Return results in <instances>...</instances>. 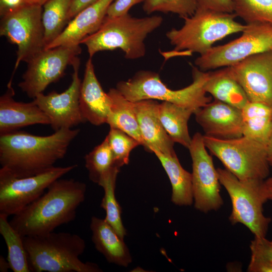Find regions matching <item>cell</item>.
Returning <instances> with one entry per match:
<instances>
[{"label": "cell", "mask_w": 272, "mask_h": 272, "mask_svg": "<svg viewBox=\"0 0 272 272\" xmlns=\"http://www.w3.org/2000/svg\"><path fill=\"white\" fill-rule=\"evenodd\" d=\"M108 94L111 98L112 105L107 123L110 128L123 131L144 146L134 102L125 98L116 88L110 89Z\"/></svg>", "instance_id": "d4e9b609"}, {"label": "cell", "mask_w": 272, "mask_h": 272, "mask_svg": "<svg viewBox=\"0 0 272 272\" xmlns=\"http://www.w3.org/2000/svg\"><path fill=\"white\" fill-rule=\"evenodd\" d=\"M80 108L85 121L95 125L107 123L112 100L98 81L91 58L87 61L84 79L81 82Z\"/></svg>", "instance_id": "e0dca14e"}, {"label": "cell", "mask_w": 272, "mask_h": 272, "mask_svg": "<svg viewBox=\"0 0 272 272\" xmlns=\"http://www.w3.org/2000/svg\"><path fill=\"white\" fill-rule=\"evenodd\" d=\"M241 110L243 135L267 145L272 129V108L249 102Z\"/></svg>", "instance_id": "484cf974"}, {"label": "cell", "mask_w": 272, "mask_h": 272, "mask_svg": "<svg viewBox=\"0 0 272 272\" xmlns=\"http://www.w3.org/2000/svg\"><path fill=\"white\" fill-rule=\"evenodd\" d=\"M114 0H98L80 12L68 23L62 33L45 49L60 45H80L85 37L102 25L107 9Z\"/></svg>", "instance_id": "ffe728a7"}, {"label": "cell", "mask_w": 272, "mask_h": 272, "mask_svg": "<svg viewBox=\"0 0 272 272\" xmlns=\"http://www.w3.org/2000/svg\"><path fill=\"white\" fill-rule=\"evenodd\" d=\"M165 170L172 186L171 201L179 206H188L193 202L191 173L180 164L176 153L164 154L153 152Z\"/></svg>", "instance_id": "603a6c76"}, {"label": "cell", "mask_w": 272, "mask_h": 272, "mask_svg": "<svg viewBox=\"0 0 272 272\" xmlns=\"http://www.w3.org/2000/svg\"><path fill=\"white\" fill-rule=\"evenodd\" d=\"M120 168L114 167L98 184L104 191L101 207L106 212V221L114 229L122 239L126 235V230L121 218V209L115 195L117 175Z\"/></svg>", "instance_id": "f1b7e54d"}, {"label": "cell", "mask_w": 272, "mask_h": 272, "mask_svg": "<svg viewBox=\"0 0 272 272\" xmlns=\"http://www.w3.org/2000/svg\"><path fill=\"white\" fill-rule=\"evenodd\" d=\"M8 218L0 214V233L7 247L10 269L14 272L31 271L23 237L11 225Z\"/></svg>", "instance_id": "83f0119b"}, {"label": "cell", "mask_w": 272, "mask_h": 272, "mask_svg": "<svg viewBox=\"0 0 272 272\" xmlns=\"http://www.w3.org/2000/svg\"><path fill=\"white\" fill-rule=\"evenodd\" d=\"M197 9L217 12L233 13L232 0H196Z\"/></svg>", "instance_id": "e575fe53"}, {"label": "cell", "mask_w": 272, "mask_h": 272, "mask_svg": "<svg viewBox=\"0 0 272 272\" xmlns=\"http://www.w3.org/2000/svg\"><path fill=\"white\" fill-rule=\"evenodd\" d=\"M144 1V0H114L107 9L106 17L113 18L126 15L128 13L132 7Z\"/></svg>", "instance_id": "d590c367"}, {"label": "cell", "mask_w": 272, "mask_h": 272, "mask_svg": "<svg viewBox=\"0 0 272 272\" xmlns=\"http://www.w3.org/2000/svg\"><path fill=\"white\" fill-rule=\"evenodd\" d=\"M77 164L53 166L35 175L19 177L0 169V214L13 216L32 203L56 180L77 167Z\"/></svg>", "instance_id": "8fae6325"}, {"label": "cell", "mask_w": 272, "mask_h": 272, "mask_svg": "<svg viewBox=\"0 0 272 272\" xmlns=\"http://www.w3.org/2000/svg\"><path fill=\"white\" fill-rule=\"evenodd\" d=\"M42 6L26 4L1 17L0 35L17 46V59L7 86H12L20 62L27 63L45 49Z\"/></svg>", "instance_id": "9c48e42d"}, {"label": "cell", "mask_w": 272, "mask_h": 272, "mask_svg": "<svg viewBox=\"0 0 272 272\" xmlns=\"http://www.w3.org/2000/svg\"><path fill=\"white\" fill-rule=\"evenodd\" d=\"M81 52L80 45L44 49L27 63L19 87L29 97L35 98L43 93L49 85L62 77L67 65H72Z\"/></svg>", "instance_id": "7c38bea8"}, {"label": "cell", "mask_w": 272, "mask_h": 272, "mask_svg": "<svg viewBox=\"0 0 272 272\" xmlns=\"http://www.w3.org/2000/svg\"><path fill=\"white\" fill-rule=\"evenodd\" d=\"M195 112L192 109L167 101L159 104V117L165 131L174 143L187 149L191 142L188 122L191 115Z\"/></svg>", "instance_id": "cb8c5ba5"}, {"label": "cell", "mask_w": 272, "mask_h": 272, "mask_svg": "<svg viewBox=\"0 0 272 272\" xmlns=\"http://www.w3.org/2000/svg\"><path fill=\"white\" fill-rule=\"evenodd\" d=\"M247 271L249 272H272V263L264 259L251 255Z\"/></svg>", "instance_id": "8d00e7d4"}, {"label": "cell", "mask_w": 272, "mask_h": 272, "mask_svg": "<svg viewBox=\"0 0 272 272\" xmlns=\"http://www.w3.org/2000/svg\"><path fill=\"white\" fill-rule=\"evenodd\" d=\"M72 1L48 0L43 5L42 21L45 47L62 33L69 23L68 13Z\"/></svg>", "instance_id": "4316f807"}, {"label": "cell", "mask_w": 272, "mask_h": 272, "mask_svg": "<svg viewBox=\"0 0 272 272\" xmlns=\"http://www.w3.org/2000/svg\"><path fill=\"white\" fill-rule=\"evenodd\" d=\"M159 103L148 99L134 102L135 111L144 148L153 153L157 151L166 155L175 153L174 142L164 128L159 117Z\"/></svg>", "instance_id": "d6986e66"}, {"label": "cell", "mask_w": 272, "mask_h": 272, "mask_svg": "<svg viewBox=\"0 0 272 272\" xmlns=\"http://www.w3.org/2000/svg\"><path fill=\"white\" fill-rule=\"evenodd\" d=\"M10 269L9 263L3 256H0V271L1 272H7Z\"/></svg>", "instance_id": "b9f144b4"}, {"label": "cell", "mask_w": 272, "mask_h": 272, "mask_svg": "<svg viewBox=\"0 0 272 272\" xmlns=\"http://www.w3.org/2000/svg\"><path fill=\"white\" fill-rule=\"evenodd\" d=\"M192 83L179 90L170 89L162 82L158 74L149 71L138 72L127 81L118 82L116 88L125 98L133 102L160 100L196 112L212 101V97L208 96L205 90L209 72L192 66Z\"/></svg>", "instance_id": "5b68a950"}, {"label": "cell", "mask_w": 272, "mask_h": 272, "mask_svg": "<svg viewBox=\"0 0 272 272\" xmlns=\"http://www.w3.org/2000/svg\"><path fill=\"white\" fill-rule=\"evenodd\" d=\"M262 194L265 200H272V176L264 180L261 184Z\"/></svg>", "instance_id": "ab89813d"}, {"label": "cell", "mask_w": 272, "mask_h": 272, "mask_svg": "<svg viewBox=\"0 0 272 272\" xmlns=\"http://www.w3.org/2000/svg\"><path fill=\"white\" fill-rule=\"evenodd\" d=\"M79 132V129L61 128L45 136L18 130L0 134L2 168L19 177L42 173L64 157Z\"/></svg>", "instance_id": "6da1fadb"}, {"label": "cell", "mask_w": 272, "mask_h": 272, "mask_svg": "<svg viewBox=\"0 0 272 272\" xmlns=\"http://www.w3.org/2000/svg\"><path fill=\"white\" fill-rule=\"evenodd\" d=\"M228 67L249 102L272 108V50L252 55Z\"/></svg>", "instance_id": "9a60e30c"}, {"label": "cell", "mask_w": 272, "mask_h": 272, "mask_svg": "<svg viewBox=\"0 0 272 272\" xmlns=\"http://www.w3.org/2000/svg\"><path fill=\"white\" fill-rule=\"evenodd\" d=\"M85 161L90 179L97 184L114 167H116L106 137L85 156Z\"/></svg>", "instance_id": "f546056e"}, {"label": "cell", "mask_w": 272, "mask_h": 272, "mask_svg": "<svg viewBox=\"0 0 272 272\" xmlns=\"http://www.w3.org/2000/svg\"><path fill=\"white\" fill-rule=\"evenodd\" d=\"M205 90L214 99L241 109L249 102L244 90L231 75L228 67L209 72Z\"/></svg>", "instance_id": "7402d4cb"}, {"label": "cell", "mask_w": 272, "mask_h": 272, "mask_svg": "<svg viewBox=\"0 0 272 272\" xmlns=\"http://www.w3.org/2000/svg\"><path fill=\"white\" fill-rule=\"evenodd\" d=\"M203 141L211 154L238 179L264 180L269 175L267 145L244 135L220 139L203 135Z\"/></svg>", "instance_id": "52a82bcc"}, {"label": "cell", "mask_w": 272, "mask_h": 272, "mask_svg": "<svg viewBox=\"0 0 272 272\" xmlns=\"http://www.w3.org/2000/svg\"><path fill=\"white\" fill-rule=\"evenodd\" d=\"M234 13L246 24L272 25V0H232Z\"/></svg>", "instance_id": "4dcf8cb0"}, {"label": "cell", "mask_w": 272, "mask_h": 272, "mask_svg": "<svg viewBox=\"0 0 272 272\" xmlns=\"http://www.w3.org/2000/svg\"><path fill=\"white\" fill-rule=\"evenodd\" d=\"M24 0H0V15L3 16L25 5Z\"/></svg>", "instance_id": "f35d334b"}, {"label": "cell", "mask_w": 272, "mask_h": 272, "mask_svg": "<svg viewBox=\"0 0 272 272\" xmlns=\"http://www.w3.org/2000/svg\"><path fill=\"white\" fill-rule=\"evenodd\" d=\"M160 16L144 18L123 16L107 18L105 17L100 28L83 39L91 58L96 53L120 49L128 59L140 58L146 54L145 40L163 23Z\"/></svg>", "instance_id": "277c9868"}, {"label": "cell", "mask_w": 272, "mask_h": 272, "mask_svg": "<svg viewBox=\"0 0 272 272\" xmlns=\"http://www.w3.org/2000/svg\"><path fill=\"white\" fill-rule=\"evenodd\" d=\"M188 150L192 160V187L194 207L207 213L217 211L223 205L220 182L212 157L208 153L203 135L196 132Z\"/></svg>", "instance_id": "4fadbf2b"}, {"label": "cell", "mask_w": 272, "mask_h": 272, "mask_svg": "<svg viewBox=\"0 0 272 272\" xmlns=\"http://www.w3.org/2000/svg\"><path fill=\"white\" fill-rule=\"evenodd\" d=\"M206 135L220 139L243 136L242 110L214 99L195 113Z\"/></svg>", "instance_id": "2e32d148"}, {"label": "cell", "mask_w": 272, "mask_h": 272, "mask_svg": "<svg viewBox=\"0 0 272 272\" xmlns=\"http://www.w3.org/2000/svg\"><path fill=\"white\" fill-rule=\"evenodd\" d=\"M98 0H72L68 13L69 22L80 12Z\"/></svg>", "instance_id": "74e56055"}, {"label": "cell", "mask_w": 272, "mask_h": 272, "mask_svg": "<svg viewBox=\"0 0 272 272\" xmlns=\"http://www.w3.org/2000/svg\"><path fill=\"white\" fill-rule=\"evenodd\" d=\"M217 170L220 184L231 200L230 222L243 224L255 237H266L271 219L263 214V205L266 202L261 192L263 180H240L225 168Z\"/></svg>", "instance_id": "ba28073f"}, {"label": "cell", "mask_w": 272, "mask_h": 272, "mask_svg": "<svg viewBox=\"0 0 272 272\" xmlns=\"http://www.w3.org/2000/svg\"><path fill=\"white\" fill-rule=\"evenodd\" d=\"M143 9L148 14L160 12L172 13L182 18L194 14L197 9L196 0H144Z\"/></svg>", "instance_id": "d6a6232c"}, {"label": "cell", "mask_w": 272, "mask_h": 272, "mask_svg": "<svg viewBox=\"0 0 272 272\" xmlns=\"http://www.w3.org/2000/svg\"><path fill=\"white\" fill-rule=\"evenodd\" d=\"M80 64L77 56L71 65L74 70L71 84L64 92L58 93L53 91L47 95L41 93L33 100L48 116L50 125L54 131L61 128H72L85 122L79 103L82 82L79 75Z\"/></svg>", "instance_id": "5bb4252c"}, {"label": "cell", "mask_w": 272, "mask_h": 272, "mask_svg": "<svg viewBox=\"0 0 272 272\" xmlns=\"http://www.w3.org/2000/svg\"><path fill=\"white\" fill-rule=\"evenodd\" d=\"M106 137L113 155L114 165L119 168L128 164L130 153L141 145L135 139L117 128H110Z\"/></svg>", "instance_id": "1f68e13d"}, {"label": "cell", "mask_w": 272, "mask_h": 272, "mask_svg": "<svg viewBox=\"0 0 272 272\" xmlns=\"http://www.w3.org/2000/svg\"><path fill=\"white\" fill-rule=\"evenodd\" d=\"M267 157L270 166H272V129L267 144Z\"/></svg>", "instance_id": "60d3db41"}, {"label": "cell", "mask_w": 272, "mask_h": 272, "mask_svg": "<svg viewBox=\"0 0 272 272\" xmlns=\"http://www.w3.org/2000/svg\"><path fill=\"white\" fill-rule=\"evenodd\" d=\"M246 25L239 37L224 45L213 46L196 58V66L203 71L230 66L252 55L272 50L271 24Z\"/></svg>", "instance_id": "30bf717a"}, {"label": "cell", "mask_w": 272, "mask_h": 272, "mask_svg": "<svg viewBox=\"0 0 272 272\" xmlns=\"http://www.w3.org/2000/svg\"><path fill=\"white\" fill-rule=\"evenodd\" d=\"M90 227L95 248L108 262L122 266H127L131 263V257L123 239L105 219L92 217Z\"/></svg>", "instance_id": "44dd1931"}, {"label": "cell", "mask_w": 272, "mask_h": 272, "mask_svg": "<svg viewBox=\"0 0 272 272\" xmlns=\"http://www.w3.org/2000/svg\"><path fill=\"white\" fill-rule=\"evenodd\" d=\"M23 239L31 271H102L96 263L80 260L86 243L78 234L52 232Z\"/></svg>", "instance_id": "3957f363"}, {"label": "cell", "mask_w": 272, "mask_h": 272, "mask_svg": "<svg viewBox=\"0 0 272 272\" xmlns=\"http://www.w3.org/2000/svg\"><path fill=\"white\" fill-rule=\"evenodd\" d=\"M234 13L196 10L193 15L183 18L179 29L173 28L166 37L177 51L196 52L202 55L214 43L228 35L242 32L246 25L235 20Z\"/></svg>", "instance_id": "8992f818"}, {"label": "cell", "mask_w": 272, "mask_h": 272, "mask_svg": "<svg viewBox=\"0 0 272 272\" xmlns=\"http://www.w3.org/2000/svg\"><path fill=\"white\" fill-rule=\"evenodd\" d=\"M14 95L15 91L10 86L0 97V134L31 125H50L48 116L33 100L17 102L13 98Z\"/></svg>", "instance_id": "ac0fdd59"}, {"label": "cell", "mask_w": 272, "mask_h": 272, "mask_svg": "<svg viewBox=\"0 0 272 272\" xmlns=\"http://www.w3.org/2000/svg\"><path fill=\"white\" fill-rule=\"evenodd\" d=\"M251 255L272 263V241L266 237H255L250 244Z\"/></svg>", "instance_id": "836d02e7"}, {"label": "cell", "mask_w": 272, "mask_h": 272, "mask_svg": "<svg viewBox=\"0 0 272 272\" xmlns=\"http://www.w3.org/2000/svg\"><path fill=\"white\" fill-rule=\"evenodd\" d=\"M86 189L84 182L59 178L46 192L13 215L10 223L22 237L53 232L75 219L77 209L85 200Z\"/></svg>", "instance_id": "7a4b0ae2"}, {"label": "cell", "mask_w": 272, "mask_h": 272, "mask_svg": "<svg viewBox=\"0 0 272 272\" xmlns=\"http://www.w3.org/2000/svg\"><path fill=\"white\" fill-rule=\"evenodd\" d=\"M26 4L42 6L48 0H24Z\"/></svg>", "instance_id": "7bdbcfd3"}]
</instances>
